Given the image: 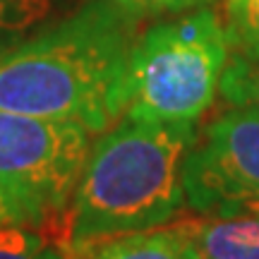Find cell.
Returning a JSON list of instances; mask_svg holds the SVG:
<instances>
[{"label":"cell","instance_id":"cell-1","mask_svg":"<svg viewBox=\"0 0 259 259\" xmlns=\"http://www.w3.org/2000/svg\"><path fill=\"white\" fill-rule=\"evenodd\" d=\"M135 22L92 0L56 27L0 53V111L108 130L122 118V77Z\"/></svg>","mask_w":259,"mask_h":259},{"label":"cell","instance_id":"cell-2","mask_svg":"<svg viewBox=\"0 0 259 259\" xmlns=\"http://www.w3.org/2000/svg\"><path fill=\"white\" fill-rule=\"evenodd\" d=\"M194 122L122 115L84 161L67 209L70 245L161 228L185 206Z\"/></svg>","mask_w":259,"mask_h":259},{"label":"cell","instance_id":"cell-3","mask_svg":"<svg viewBox=\"0 0 259 259\" xmlns=\"http://www.w3.org/2000/svg\"><path fill=\"white\" fill-rule=\"evenodd\" d=\"M223 19L202 8L135 38L122 77V115L194 122L211 108L228 65Z\"/></svg>","mask_w":259,"mask_h":259},{"label":"cell","instance_id":"cell-4","mask_svg":"<svg viewBox=\"0 0 259 259\" xmlns=\"http://www.w3.org/2000/svg\"><path fill=\"white\" fill-rule=\"evenodd\" d=\"M92 135L82 122L0 111V192L22 226L41 231L53 245H70L67 209Z\"/></svg>","mask_w":259,"mask_h":259},{"label":"cell","instance_id":"cell-5","mask_svg":"<svg viewBox=\"0 0 259 259\" xmlns=\"http://www.w3.org/2000/svg\"><path fill=\"white\" fill-rule=\"evenodd\" d=\"M259 199V111L233 106L197 137L185 161V202L197 213Z\"/></svg>","mask_w":259,"mask_h":259},{"label":"cell","instance_id":"cell-6","mask_svg":"<svg viewBox=\"0 0 259 259\" xmlns=\"http://www.w3.org/2000/svg\"><path fill=\"white\" fill-rule=\"evenodd\" d=\"M194 259H259V219L250 213H178L170 223Z\"/></svg>","mask_w":259,"mask_h":259},{"label":"cell","instance_id":"cell-7","mask_svg":"<svg viewBox=\"0 0 259 259\" xmlns=\"http://www.w3.org/2000/svg\"><path fill=\"white\" fill-rule=\"evenodd\" d=\"M70 254L72 259H192L170 226L70 245Z\"/></svg>","mask_w":259,"mask_h":259},{"label":"cell","instance_id":"cell-8","mask_svg":"<svg viewBox=\"0 0 259 259\" xmlns=\"http://www.w3.org/2000/svg\"><path fill=\"white\" fill-rule=\"evenodd\" d=\"M223 27L235 56L259 60V0H223Z\"/></svg>","mask_w":259,"mask_h":259},{"label":"cell","instance_id":"cell-9","mask_svg":"<svg viewBox=\"0 0 259 259\" xmlns=\"http://www.w3.org/2000/svg\"><path fill=\"white\" fill-rule=\"evenodd\" d=\"M221 96L231 106L259 111V60L233 53L221 77Z\"/></svg>","mask_w":259,"mask_h":259},{"label":"cell","instance_id":"cell-10","mask_svg":"<svg viewBox=\"0 0 259 259\" xmlns=\"http://www.w3.org/2000/svg\"><path fill=\"white\" fill-rule=\"evenodd\" d=\"M48 245L51 240L31 226L0 223V259H44Z\"/></svg>","mask_w":259,"mask_h":259},{"label":"cell","instance_id":"cell-11","mask_svg":"<svg viewBox=\"0 0 259 259\" xmlns=\"http://www.w3.org/2000/svg\"><path fill=\"white\" fill-rule=\"evenodd\" d=\"M51 8V0H0V41L36 24Z\"/></svg>","mask_w":259,"mask_h":259},{"label":"cell","instance_id":"cell-12","mask_svg":"<svg viewBox=\"0 0 259 259\" xmlns=\"http://www.w3.org/2000/svg\"><path fill=\"white\" fill-rule=\"evenodd\" d=\"M130 17H151V15H166V12H185L192 8H202L211 0H111Z\"/></svg>","mask_w":259,"mask_h":259},{"label":"cell","instance_id":"cell-13","mask_svg":"<svg viewBox=\"0 0 259 259\" xmlns=\"http://www.w3.org/2000/svg\"><path fill=\"white\" fill-rule=\"evenodd\" d=\"M216 213H250V216H257L259 219V199H250V202H240V204H231L221 211Z\"/></svg>","mask_w":259,"mask_h":259},{"label":"cell","instance_id":"cell-14","mask_svg":"<svg viewBox=\"0 0 259 259\" xmlns=\"http://www.w3.org/2000/svg\"><path fill=\"white\" fill-rule=\"evenodd\" d=\"M0 223H19L15 209L10 206V202L5 199V194L0 192Z\"/></svg>","mask_w":259,"mask_h":259},{"label":"cell","instance_id":"cell-15","mask_svg":"<svg viewBox=\"0 0 259 259\" xmlns=\"http://www.w3.org/2000/svg\"><path fill=\"white\" fill-rule=\"evenodd\" d=\"M44 259H72V254H70V245H48L46 254H44Z\"/></svg>","mask_w":259,"mask_h":259},{"label":"cell","instance_id":"cell-16","mask_svg":"<svg viewBox=\"0 0 259 259\" xmlns=\"http://www.w3.org/2000/svg\"><path fill=\"white\" fill-rule=\"evenodd\" d=\"M192 259H194V257H192Z\"/></svg>","mask_w":259,"mask_h":259}]
</instances>
